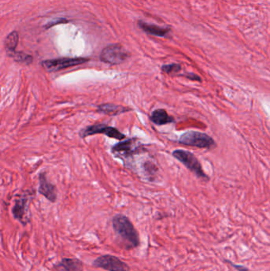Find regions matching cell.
Returning <instances> with one entry per match:
<instances>
[{"mask_svg":"<svg viewBox=\"0 0 270 271\" xmlns=\"http://www.w3.org/2000/svg\"><path fill=\"white\" fill-rule=\"evenodd\" d=\"M93 266L107 271H130L127 263L115 255H101L93 262Z\"/></svg>","mask_w":270,"mask_h":271,"instance_id":"cell-4","label":"cell"},{"mask_svg":"<svg viewBox=\"0 0 270 271\" xmlns=\"http://www.w3.org/2000/svg\"><path fill=\"white\" fill-rule=\"evenodd\" d=\"M139 149L138 146L135 145V142L133 139L125 140V141L120 142L118 144L113 146V153L121 156H129L135 153Z\"/></svg>","mask_w":270,"mask_h":271,"instance_id":"cell-11","label":"cell"},{"mask_svg":"<svg viewBox=\"0 0 270 271\" xmlns=\"http://www.w3.org/2000/svg\"><path fill=\"white\" fill-rule=\"evenodd\" d=\"M129 57V53L120 44H113L105 47L100 54V60L109 65H120Z\"/></svg>","mask_w":270,"mask_h":271,"instance_id":"cell-2","label":"cell"},{"mask_svg":"<svg viewBox=\"0 0 270 271\" xmlns=\"http://www.w3.org/2000/svg\"><path fill=\"white\" fill-rule=\"evenodd\" d=\"M138 24L144 32L147 33L149 34L154 35V36H166L169 32V29L149 24V23H144L143 21H139Z\"/></svg>","mask_w":270,"mask_h":271,"instance_id":"cell-13","label":"cell"},{"mask_svg":"<svg viewBox=\"0 0 270 271\" xmlns=\"http://www.w3.org/2000/svg\"><path fill=\"white\" fill-rule=\"evenodd\" d=\"M112 226L127 250L137 248L140 245L139 233L129 217L122 214L116 215L112 220Z\"/></svg>","mask_w":270,"mask_h":271,"instance_id":"cell-1","label":"cell"},{"mask_svg":"<svg viewBox=\"0 0 270 271\" xmlns=\"http://www.w3.org/2000/svg\"><path fill=\"white\" fill-rule=\"evenodd\" d=\"M173 156L180 162L188 168L191 171L194 172L198 177L205 178L206 175L202 170L201 164L198 162V159L191 152H187L185 150H175L173 152Z\"/></svg>","mask_w":270,"mask_h":271,"instance_id":"cell-7","label":"cell"},{"mask_svg":"<svg viewBox=\"0 0 270 271\" xmlns=\"http://www.w3.org/2000/svg\"><path fill=\"white\" fill-rule=\"evenodd\" d=\"M11 56L14 57L15 61H18L19 63L27 64L30 65L33 61V57L30 55L26 54L24 53H11Z\"/></svg>","mask_w":270,"mask_h":271,"instance_id":"cell-16","label":"cell"},{"mask_svg":"<svg viewBox=\"0 0 270 271\" xmlns=\"http://www.w3.org/2000/svg\"><path fill=\"white\" fill-rule=\"evenodd\" d=\"M59 271H84V266L80 259L75 258H64L54 265Z\"/></svg>","mask_w":270,"mask_h":271,"instance_id":"cell-10","label":"cell"},{"mask_svg":"<svg viewBox=\"0 0 270 271\" xmlns=\"http://www.w3.org/2000/svg\"><path fill=\"white\" fill-rule=\"evenodd\" d=\"M151 122L158 126H164L173 122V118L169 116L165 109H155L151 115Z\"/></svg>","mask_w":270,"mask_h":271,"instance_id":"cell-14","label":"cell"},{"mask_svg":"<svg viewBox=\"0 0 270 271\" xmlns=\"http://www.w3.org/2000/svg\"><path fill=\"white\" fill-rule=\"evenodd\" d=\"M181 66L177 64H171V65H164L162 67V70L164 72L168 73V74H172V73H176L177 71H179L181 70Z\"/></svg>","mask_w":270,"mask_h":271,"instance_id":"cell-17","label":"cell"},{"mask_svg":"<svg viewBox=\"0 0 270 271\" xmlns=\"http://www.w3.org/2000/svg\"><path fill=\"white\" fill-rule=\"evenodd\" d=\"M39 193L45 197L51 203H55L57 201V190L52 183L48 181L46 174L40 173L39 175Z\"/></svg>","mask_w":270,"mask_h":271,"instance_id":"cell-9","label":"cell"},{"mask_svg":"<svg viewBox=\"0 0 270 271\" xmlns=\"http://www.w3.org/2000/svg\"><path fill=\"white\" fill-rule=\"evenodd\" d=\"M28 201L27 195L19 198L15 201L12 208L13 216L22 225H26L30 221L28 213Z\"/></svg>","mask_w":270,"mask_h":271,"instance_id":"cell-8","label":"cell"},{"mask_svg":"<svg viewBox=\"0 0 270 271\" xmlns=\"http://www.w3.org/2000/svg\"><path fill=\"white\" fill-rule=\"evenodd\" d=\"M18 33L16 31H13L5 39V47H6V50L11 53H14L17 45H18Z\"/></svg>","mask_w":270,"mask_h":271,"instance_id":"cell-15","label":"cell"},{"mask_svg":"<svg viewBox=\"0 0 270 271\" xmlns=\"http://www.w3.org/2000/svg\"><path fill=\"white\" fill-rule=\"evenodd\" d=\"M233 267H236V269H238L239 271H247V269H246L245 267H240V266L234 265L233 263H231Z\"/></svg>","mask_w":270,"mask_h":271,"instance_id":"cell-19","label":"cell"},{"mask_svg":"<svg viewBox=\"0 0 270 271\" xmlns=\"http://www.w3.org/2000/svg\"><path fill=\"white\" fill-rule=\"evenodd\" d=\"M90 60L88 58H83V57H74V58L64 57V58H57V59L47 60L43 61L41 65L47 71L53 72V71H61L63 69L74 67L77 65H83L87 63Z\"/></svg>","mask_w":270,"mask_h":271,"instance_id":"cell-3","label":"cell"},{"mask_svg":"<svg viewBox=\"0 0 270 271\" xmlns=\"http://www.w3.org/2000/svg\"><path fill=\"white\" fill-rule=\"evenodd\" d=\"M68 21L66 20L65 18H59L58 20H56L53 23H50L47 25L46 28H49V27H53V26H56V25L60 24V23H68Z\"/></svg>","mask_w":270,"mask_h":271,"instance_id":"cell-18","label":"cell"},{"mask_svg":"<svg viewBox=\"0 0 270 271\" xmlns=\"http://www.w3.org/2000/svg\"><path fill=\"white\" fill-rule=\"evenodd\" d=\"M98 110L107 115H119L125 112L130 111V108L125 107L123 105H114V104H101L98 106Z\"/></svg>","mask_w":270,"mask_h":271,"instance_id":"cell-12","label":"cell"},{"mask_svg":"<svg viewBox=\"0 0 270 271\" xmlns=\"http://www.w3.org/2000/svg\"><path fill=\"white\" fill-rule=\"evenodd\" d=\"M179 143L202 148H212L215 144L213 139L209 136L195 131L187 132L182 134L180 137Z\"/></svg>","mask_w":270,"mask_h":271,"instance_id":"cell-6","label":"cell"},{"mask_svg":"<svg viewBox=\"0 0 270 271\" xmlns=\"http://www.w3.org/2000/svg\"><path fill=\"white\" fill-rule=\"evenodd\" d=\"M95 134H105L109 137L119 140H123L125 138V134L121 133L117 129L107 126L105 124H96L93 126H87L79 132V136L82 138L95 135Z\"/></svg>","mask_w":270,"mask_h":271,"instance_id":"cell-5","label":"cell"}]
</instances>
